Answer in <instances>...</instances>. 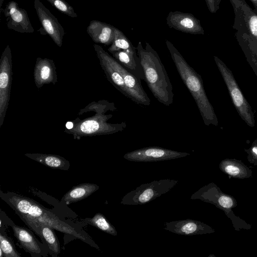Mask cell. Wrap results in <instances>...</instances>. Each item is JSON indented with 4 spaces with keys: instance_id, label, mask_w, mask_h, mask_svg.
Returning a JSON list of instances; mask_svg holds the SVG:
<instances>
[{
    "instance_id": "19",
    "label": "cell",
    "mask_w": 257,
    "mask_h": 257,
    "mask_svg": "<svg viewBox=\"0 0 257 257\" xmlns=\"http://www.w3.org/2000/svg\"><path fill=\"white\" fill-rule=\"evenodd\" d=\"M99 189L96 184L83 183L73 187L63 196L62 200L66 205L78 202L89 196Z\"/></svg>"
},
{
    "instance_id": "31",
    "label": "cell",
    "mask_w": 257,
    "mask_h": 257,
    "mask_svg": "<svg viewBox=\"0 0 257 257\" xmlns=\"http://www.w3.org/2000/svg\"><path fill=\"white\" fill-rule=\"evenodd\" d=\"M253 4L254 11L257 13V0H249Z\"/></svg>"
},
{
    "instance_id": "21",
    "label": "cell",
    "mask_w": 257,
    "mask_h": 257,
    "mask_svg": "<svg viewBox=\"0 0 257 257\" xmlns=\"http://www.w3.org/2000/svg\"><path fill=\"white\" fill-rule=\"evenodd\" d=\"M235 36L248 63L257 76V57L249 44L247 34L236 32Z\"/></svg>"
},
{
    "instance_id": "23",
    "label": "cell",
    "mask_w": 257,
    "mask_h": 257,
    "mask_svg": "<svg viewBox=\"0 0 257 257\" xmlns=\"http://www.w3.org/2000/svg\"><path fill=\"white\" fill-rule=\"evenodd\" d=\"M220 169L225 173L235 178L248 177V171L243 164L236 160H225L220 164Z\"/></svg>"
},
{
    "instance_id": "17",
    "label": "cell",
    "mask_w": 257,
    "mask_h": 257,
    "mask_svg": "<svg viewBox=\"0 0 257 257\" xmlns=\"http://www.w3.org/2000/svg\"><path fill=\"white\" fill-rule=\"evenodd\" d=\"M29 227L38 236L44 239L52 251L56 254L60 252V245L53 228L40 223L32 224Z\"/></svg>"
},
{
    "instance_id": "9",
    "label": "cell",
    "mask_w": 257,
    "mask_h": 257,
    "mask_svg": "<svg viewBox=\"0 0 257 257\" xmlns=\"http://www.w3.org/2000/svg\"><path fill=\"white\" fill-rule=\"evenodd\" d=\"M189 153L180 152L159 147H146L126 153L123 158L135 162H157L186 157Z\"/></svg>"
},
{
    "instance_id": "10",
    "label": "cell",
    "mask_w": 257,
    "mask_h": 257,
    "mask_svg": "<svg viewBox=\"0 0 257 257\" xmlns=\"http://www.w3.org/2000/svg\"><path fill=\"white\" fill-rule=\"evenodd\" d=\"M34 5L43 31L58 47H61L65 35L63 27L40 0H34Z\"/></svg>"
},
{
    "instance_id": "14",
    "label": "cell",
    "mask_w": 257,
    "mask_h": 257,
    "mask_svg": "<svg viewBox=\"0 0 257 257\" xmlns=\"http://www.w3.org/2000/svg\"><path fill=\"white\" fill-rule=\"evenodd\" d=\"M34 78L36 87L40 89L44 85L58 82L56 67L53 60L38 57L34 70Z\"/></svg>"
},
{
    "instance_id": "1",
    "label": "cell",
    "mask_w": 257,
    "mask_h": 257,
    "mask_svg": "<svg viewBox=\"0 0 257 257\" xmlns=\"http://www.w3.org/2000/svg\"><path fill=\"white\" fill-rule=\"evenodd\" d=\"M3 199L29 226L35 223L47 224L54 229L70 234L83 241L85 236L74 228L60 220L49 210L34 200L18 194L9 192L1 193Z\"/></svg>"
},
{
    "instance_id": "2",
    "label": "cell",
    "mask_w": 257,
    "mask_h": 257,
    "mask_svg": "<svg viewBox=\"0 0 257 257\" xmlns=\"http://www.w3.org/2000/svg\"><path fill=\"white\" fill-rule=\"evenodd\" d=\"M137 51L144 70V80L150 91L159 102L170 106L174 95L173 86L158 54L148 42L144 48L139 42Z\"/></svg>"
},
{
    "instance_id": "26",
    "label": "cell",
    "mask_w": 257,
    "mask_h": 257,
    "mask_svg": "<svg viewBox=\"0 0 257 257\" xmlns=\"http://www.w3.org/2000/svg\"><path fill=\"white\" fill-rule=\"evenodd\" d=\"M52 6L62 13L71 18H76L77 15L73 8L65 0H47Z\"/></svg>"
},
{
    "instance_id": "6",
    "label": "cell",
    "mask_w": 257,
    "mask_h": 257,
    "mask_svg": "<svg viewBox=\"0 0 257 257\" xmlns=\"http://www.w3.org/2000/svg\"><path fill=\"white\" fill-rule=\"evenodd\" d=\"M178 180L162 179L143 184L127 193L121 199L123 205H141L148 203L171 190Z\"/></svg>"
},
{
    "instance_id": "13",
    "label": "cell",
    "mask_w": 257,
    "mask_h": 257,
    "mask_svg": "<svg viewBox=\"0 0 257 257\" xmlns=\"http://www.w3.org/2000/svg\"><path fill=\"white\" fill-rule=\"evenodd\" d=\"M164 225V229L180 235H193L214 232L209 225L191 219L165 222Z\"/></svg>"
},
{
    "instance_id": "28",
    "label": "cell",
    "mask_w": 257,
    "mask_h": 257,
    "mask_svg": "<svg viewBox=\"0 0 257 257\" xmlns=\"http://www.w3.org/2000/svg\"><path fill=\"white\" fill-rule=\"evenodd\" d=\"M208 10L211 13H215L219 8L221 0H205Z\"/></svg>"
},
{
    "instance_id": "20",
    "label": "cell",
    "mask_w": 257,
    "mask_h": 257,
    "mask_svg": "<svg viewBox=\"0 0 257 257\" xmlns=\"http://www.w3.org/2000/svg\"><path fill=\"white\" fill-rule=\"evenodd\" d=\"M25 156L46 166L53 168L68 170L70 166L68 161L56 155L41 153H27Z\"/></svg>"
},
{
    "instance_id": "18",
    "label": "cell",
    "mask_w": 257,
    "mask_h": 257,
    "mask_svg": "<svg viewBox=\"0 0 257 257\" xmlns=\"http://www.w3.org/2000/svg\"><path fill=\"white\" fill-rule=\"evenodd\" d=\"M14 233L21 245L31 253H40L42 251L37 239L26 228L13 225Z\"/></svg>"
},
{
    "instance_id": "12",
    "label": "cell",
    "mask_w": 257,
    "mask_h": 257,
    "mask_svg": "<svg viewBox=\"0 0 257 257\" xmlns=\"http://www.w3.org/2000/svg\"><path fill=\"white\" fill-rule=\"evenodd\" d=\"M166 20L168 26L176 30L194 35L204 34L200 20L192 14L179 11L170 12Z\"/></svg>"
},
{
    "instance_id": "11",
    "label": "cell",
    "mask_w": 257,
    "mask_h": 257,
    "mask_svg": "<svg viewBox=\"0 0 257 257\" xmlns=\"http://www.w3.org/2000/svg\"><path fill=\"white\" fill-rule=\"evenodd\" d=\"M4 13L9 29L23 33L34 32L27 11L20 8L16 2H9L4 10Z\"/></svg>"
},
{
    "instance_id": "8",
    "label": "cell",
    "mask_w": 257,
    "mask_h": 257,
    "mask_svg": "<svg viewBox=\"0 0 257 257\" xmlns=\"http://www.w3.org/2000/svg\"><path fill=\"white\" fill-rule=\"evenodd\" d=\"M235 18L233 28L257 39V13L244 0H230Z\"/></svg>"
},
{
    "instance_id": "32",
    "label": "cell",
    "mask_w": 257,
    "mask_h": 257,
    "mask_svg": "<svg viewBox=\"0 0 257 257\" xmlns=\"http://www.w3.org/2000/svg\"><path fill=\"white\" fill-rule=\"evenodd\" d=\"M3 1H4V0H0V2H1V3H0L1 8L2 7Z\"/></svg>"
},
{
    "instance_id": "24",
    "label": "cell",
    "mask_w": 257,
    "mask_h": 257,
    "mask_svg": "<svg viewBox=\"0 0 257 257\" xmlns=\"http://www.w3.org/2000/svg\"><path fill=\"white\" fill-rule=\"evenodd\" d=\"M85 221L105 233L114 236L117 234L115 227L100 213L95 214L92 218L85 219Z\"/></svg>"
},
{
    "instance_id": "29",
    "label": "cell",
    "mask_w": 257,
    "mask_h": 257,
    "mask_svg": "<svg viewBox=\"0 0 257 257\" xmlns=\"http://www.w3.org/2000/svg\"><path fill=\"white\" fill-rule=\"evenodd\" d=\"M247 36L249 44L257 57V39L251 37L248 34H247Z\"/></svg>"
},
{
    "instance_id": "15",
    "label": "cell",
    "mask_w": 257,
    "mask_h": 257,
    "mask_svg": "<svg viewBox=\"0 0 257 257\" xmlns=\"http://www.w3.org/2000/svg\"><path fill=\"white\" fill-rule=\"evenodd\" d=\"M115 27L98 20H92L87 28V33L96 44L105 46L113 42Z\"/></svg>"
},
{
    "instance_id": "3",
    "label": "cell",
    "mask_w": 257,
    "mask_h": 257,
    "mask_svg": "<svg viewBox=\"0 0 257 257\" xmlns=\"http://www.w3.org/2000/svg\"><path fill=\"white\" fill-rule=\"evenodd\" d=\"M166 44L182 80L197 104L204 123L207 126H218V119L207 96L201 76L189 65L171 42L166 40Z\"/></svg>"
},
{
    "instance_id": "25",
    "label": "cell",
    "mask_w": 257,
    "mask_h": 257,
    "mask_svg": "<svg viewBox=\"0 0 257 257\" xmlns=\"http://www.w3.org/2000/svg\"><path fill=\"white\" fill-rule=\"evenodd\" d=\"M0 249L5 257H21V255L15 249L12 242L3 233L0 234Z\"/></svg>"
},
{
    "instance_id": "30",
    "label": "cell",
    "mask_w": 257,
    "mask_h": 257,
    "mask_svg": "<svg viewBox=\"0 0 257 257\" xmlns=\"http://www.w3.org/2000/svg\"><path fill=\"white\" fill-rule=\"evenodd\" d=\"M74 126V123L72 121H67L65 125L66 130H71Z\"/></svg>"
},
{
    "instance_id": "4",
    "label": "cell",
    "mask_w": 257,
    "mask_h": 257,
    "mask_svg": "<svg viewBox=\"0 0 257 257\" xmlns=\"http://www.w3.org/2000/svg\"><path fill=\"white\" fill-rule=\"evenodd\" d=\"M94 113L83 118L79 117L72 120L74 123L71 130H65L64 132L72 135L74 139L79 140L84 137L106 135L122 132L126 127L125 122L111 123L107 121L112 114H106L109 111L116 109L113 102L106 100L93 101L90 103Z\"/></svg>"
},
{
    "instance_id": "5",
    "label": "cell",
    "mask_w": 257,
    "mask_h": 257,
    "mask_svg": "<svg viewBox=\"0 0 257 257\" xmlns=\"http://www.w3.org/2000/svg\"><path fill=\"white\" fill-rule=\"evenodd\" d=\"M214 59L238 114L249 126L254 127L255 125L254 113L249 103L238 86L231 71L218 57L214 56Z\"/></svg>"
},
{
    "instance_id": "7",
    "label": "cell",
    "mask_w": 257,
    "mask_h": 257,
    "mask_svg": "<svg viewBox=\"0 0 257 257\" xmlns=\"http://www.w3.org/2000/svg\"><path fill=\"white\" fill-rule=\"evenodd\" d=\"M13 74L12 54L8 45L0 59V128L4 122L9 104Z\"/></svg>"
},
{
    "instance_id": "22",
    "label": "cell",
    "mask_w": 257,
    "mask_h": 257,
    "mask_svg": "<svg viewBox=\"0 0 257 257\" xmlns=\"http://www.w3.org/2000/svg\"><path fill=\"white\" fill-rule=\"evenodd\" d=\"M119 50L138 54L137 53V48L133 45L131 42L122 32L115 28L114 39L112 43L108 48V51L111 53L113 52Z\"/></svg>"
},
{
    "instance_id": "16",
    "label": "cell",
    "mask_w": 257,
    "mask_h": 257,
    "mask_svg": "<svg viewBox=\"0 0 257 257\" xmlns=\"http://www.w3.org/2000/svg\"><path fill=\"white\" fill-rule=\"evenodd\" d=\"M111 54L113 58L133 74L140 79L145 80L144 70L138 54L123 50L113 52Z\"/></svg>"
},
{
    "instance_id": "27",
    "label": "cell",
    "mask_w": 257,
    "mask_h": 257,
    "mask_svg": "<svg viewBox=\"0 0 257 257\" xmlns=\"http://www.w3.org/2000/svg\"><path fill=\"white\" fill-rule=\"evenodd\" d=\"M245 151L248 155L249 160L257 162V138L252 143L251 147Z\"/></svg>"
}]
</instances>
